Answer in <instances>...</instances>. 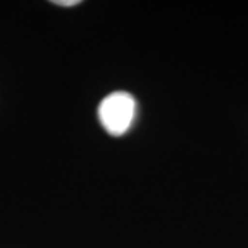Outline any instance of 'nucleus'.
<instances>
[{"instance_id":"1","label":"nucleus","mask_w":248,"mask_h":248,"mask_svg":"<svg viewBox=\"0 0 248 248\" xmlns=\"http://www.w3.org/2000/svg\"><path fill=\"white\" fill-rule=\"evenodd\" d=\"M135 116V99L131 94L116 91L102 99L98 107V117L102 127L113 137L128 131Z\"/></svg>"},{"instance_id":"2","label":"nucleus","mask_w":248,"mask_h":248,"mask_svg":"<svg viewBox=\"0 0 248 248\" xmlns=\"http://www.w3.org/2000/svg\"><path fill=\"white\" fill-rule=\"evenodd\" d=\"M54 4L62 6V7H72V6H78L80 0H54Z\"/></svg>"}]
</instances>
